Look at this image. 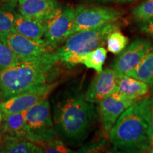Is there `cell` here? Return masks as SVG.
Wrapping results in <instances>:
<instances>
[{"label": "cell", "mask_w": 153, "mask_h": 153, "mask_svg": "<svg viewBox=\"0 0 153 153\" xmlns=\"http://www.w3.org/2000/svg\"><path fill=\"white\" fill-rule=\"evenodd\" d=\"M94 104L79 91L65 94L53 106V123L59 138L68 146L82 145L97 119Z\"/></svg>", "instance_id": "6da1fadb"}, {"label": "cell", "mask_w": 153, "mask_h": 153, "mask_svg": "<svg viewBox=\"0 0 153 153\" xmlns=\"http://www.w3.org/2000/svg\"><path fill=\"white\" fill-rule=\"evenodd\" d=\"M59 59L54 51L33 60L21 61L0 72V102L45 83Z\"/></svg>", "instance_id": "7a4b0ae2"}, {"label": "cell", "mask_w": 153, "mask_h": 153, "mask_svg": "<svg viewBox=\"0 0 153 153\" xmlns=\"http://www.w3.org/2000/svg\"><path fill=\"white\" fill-rule=\"evenodd\" d=\"M108 137L115 150L125 152H146L153 144L150 127L137 101L122 113Z\"/></svg>", "instance_id": "3957f363"}, {"label": "cell", "mask_w": 153, "mask_h": 153, "mask_svg": "<svg viewBox=\"0 0 153 153\" xmlns=\"http://www.w3.org/2000/svg\"><path fill=\"white\" fill-rule=\"evenodd\" d=\"M121 24L118 21L100 27L76 32L54 51L59 62L65 63L72 57L86 54L98 47L104 46L108 36L120 30Z\"/></svg>", "instance_id": "277c9868"}, {"label": "cell", "mask_w": 153, "mask_h": 153, "mask_svg": "<svg viewBox=\"0 0 153 153\" xmlns=\"http://www.w3.org/2000/svg\"><path fill=\"white\" fill-rule=\"evenodd\" d=\"M26 124L36 137L37 145L43 141L59 138L52 119L51 105L48 98L43 99L26 111Z\"/></svg>", "instance_id": "5b68a950"}, {"label": "cell", "mask_w": 153, "mask_h": 153, "mask_svg": "<svg viewBox=\"0 0 153 153\" xmlns=\"http://www.w3.org/2000/svg\"><path fill=\"white\" fill-rule=\"evenodd\" d=\"M74 16L75 9L68 6L48 22L43 40L48 52L55 51L71 36Z\"/></svg>", "instance_id": "8992f818"}, {"label": "cell", "mask_w": 153, "mask_h": 153, "mask_svg": "<svg viewBox=\"0 0 153 153\" xmlns=\"http://www.w3.org/2000/svg\"><path fill=\"white\" fill-rule=\"evenodd\" d=\"M59 83V82L49 84L45 82L13 96L7 100L1 101L0 110L2 116L4 117L14 113L27 111L39 101L48 98L51 93L58 86Z\"/></svg>", "instance_id": "52a82bcc"}, {"label": "cell", "mask_w": 153, "mask_h": 153, "mask_svg": "<svg viewBox=\"0 0 153 153\" xmlns=\"http://www.w3.org/2000/svg\"><path fill=\"white\" fill-rule=\"evenodd\" d=\"M123 14V11L115 9L79 6L75 9L71 35L80 30L92 29L116 22Z\"/></svg>", "instance_id": "ba28073f"}, {"label": "cell", "mask_w": 153, "mask_h": 153, "mask_svg": "<svg viewBox=\"0 0 153 153\" xmlns=\"http://www.w3.org/2000/svg\"><path fill=\"white\" fill-rule=\"evenodd\" d=\"M0 40L10 48L21 61L33 60L48 53L43 40L33 41L15 30L0 33Z\"/></svg>", "instance_id": "9c48e42d"}, {"label": "cell", "mask_w": 153, "mask_h": 153, "mask_svg": "<svg viewBox=\"0 0 153 153\" xmlns=\"http://www.w3.org/2000/svg\"><path fill=\"white\" fill-rule=\"evenodd\" d=\"M150 40L137 38L119 54L112 68L119 76L126 75L136 68L152 47Z\"/></svg>", "instance_id": "30bf717a"}, {"label": "cell", "mask_w": 153, "mask_h": 153, "mask_svg": "<svg viewBox=\"0 0 153 153\" xmlns=\"http://www.w3.org/2000/svg\"><path fill=\"white\" fill-rule=\"evenodd\" d=\"M118 77L117 72L111 68H106L98 72L85 94L86 100L95 104L109 97L117 90Z\"/></svg>", "instance_id": "8fae6325"}, {"label": "cell", "mask_w": 153, "mask_h": 153, "mask_svg": "<svg viewBox=\"0 0 153 153\" xmlns=\"http://www.w3.org/2000/svg\"><path fill=\"white\" fill-rule=\"evenodd\" d=\"M135 101L136 100L122 98L117 88V90L111 95L99 103L98 114L105 133H109L122 113Z\"/></svg>", "instance_id": "7c38bea8"}, {"label": "cell", "mask_w": 153, "mask_h": 153, "mask_svg": "<svg viewBox=\"0 0 153 153\" xmlns=\"http://www.w3.org/2000/svg\"><path fill=\"white\" fill-rule=\"evenodd\" d=\"M19 14L48 22L62 11L57 0H19Z\"/></svg>", "instance_id": "4fadbf2b"}, {"label": "cell", "mask_w": 153, "mask_h": 153, "mask_svg": "<svg viewBox=\"0 0 153 153\" xmlns=\"http://www.w3.org/2000/svg\"><path fill=\"white\" fill-rule=\"evenodd\" d=\"M26 111H21L4 116L1 131L3 137L25 139L37 144L36 137L30 133L26 124Z\"/></svg>", "instance_id": "5bb4252c"}, {"label": "cell", "mask_w": 153, "mask_h": 153, "mask_svg": "<svg viewBox=\"0 0 153 153\" xmlns=\"http://www.w3.org/2000/svg\"><path fill=\"white\" fill-rule=\"evenodd\" d=\"M47 23L16 13L14 30L33 41H41L46 30Z\"/></svg>", "instance_id": "9a60e30c"}, {"label": "cell", "mask_w": 153, "mask_h": 153, "mask_svg": "<svg viewBox=\"0 0 153 153\" xmlns=\"http://www.w3.org/2000/svg\"><path fill=\"white\" fill-rule=\"evenodd\" d=\"M117 87L118 92L122 98L137 101L148 94L150 86L141 80L123 75L118 78Z\"/></svg>", "instance_id": "2e32d148"}, {"label": "cell", "mask_w": 153, "mask_h": 153, "mask_svg": "<svg viewBox=\"0 0 153 153\" xmlns=\"http://www.w3.org/2000/svg\"><path fill=\"white\" fill-rule=\"evenodd\" d=\"M106 56V49L104 46H100L86 54L72 57L65 63L68 65H85L87 68L94 69L98 73L103 70V65Z\"/></svg>", "instance_id": "e0dca14e"}, {"label": "cell", "mask_w": 153, "mask_h": 153, "mask_svg": "<svg viewBox=\"0 0 153 153\" xmlns=\"http://www.w3.org/2000/svg\"><path fill=\"white\" fill-rule=\"evenodd\" d=\"M0 153H43V150L41 146L27 140L3 137Z\"/></svg>", "instance_id": "ac0fdd59"}, {"label": "cell", "mask_w": 153, "mask_h": 153, "mask_svg": "<svg viewBox=\"0 0 153 153\" xmlns=\"http://www.w3.org/2000/svg\"><path fill=\"white\" fill-rule=\"evenodd\" d=\"M126 75L141 80L153 87V45L136 68Z\"/></svg>", "instance_id": "d6986e66"}, {"label": "cell", "mask_w": 153, "mask_h": 153, "mask_svg": "<svg viewBox=\"0 0 153 153\" xmlns=\"http://www.w3.org/2000/svg\"><path fill=\"white\" fill-rule=\"evenodd\" d=\"M128 43V38L119 30H115L108 36L106 41L108 51L114 55L123 52Z\"/></svg>", "instance_id": "ffe728a7"}, {"label": "cell", "mask_w": 153, "mask_h": 153, "mask_svg": "<svg viewBox=\"0 0 153 153\" xmlns=\"http://www.w3.org/2000/svg\"><path fill=\"white\" fill-rule=\"evenodd\" d=\"M21 60L8 45L0 40V72L17 64Z\"/></svg>", "instance_id": "44dd1931"}, {"label": "cell", "mask_w": 153, "mask_h": 153, "mask_svg": "<svg viewBox=\"0 0 153 153\" xmlns=\"http://www.w3.org/2000/svg\"><path fill=\"white\" fill-rule=\"evenodd\" d=\"M137 103L143 116L148 122L153 140V95L145 96L138 99Z\"/></svg>", "instance_id": "7402d4cb"}, {"label": "cell", "mask_w": 153, "mask_h": 153, "mask_svg": "<svg viewBox=\"0 0 153 153\" xmlns=\"http://www.w3.org/2000/svg\"><path fill=\"white\" fill-rule=\"evenodd\" d=\"M132 13L135 20L140 23L153 18V0H148L136 6Z\"/></svg>", "instance_id": "603a6c76"}, {"label": "cell", "mask_w": 153, "mask_h": 153, "mask_svg": "<svg viewBox=\"0 0 153 153\" xmlns=\"http://www.w3.org/2000/svg\"><path fill=\"white\" fill-rule=\"evenodd\" d=\"M15 15L10 9L0 8V33L14 30Z\"/></svg>", "instance_id": "cb8c5ba5"}, {"label": "cell", "mask_w": 153, "mask_h": 153, "mask_svg": "<svg viewBox=\"0 0 153 153\" xmlns=\"http://www.w3.org/2000/svg\"><path fill=\"white\" fill-rule=\"evenodd\" d=\"M43 148V152L46 153H69L73 152L68 145L60 138H56L52 140L43 141L39 145Z\"/></svg>", "instance_id": "d4e9b609"}, {"label": "cell", "mask_w": 153, "mask_h": 153, "mask_svg": "<svg viewBox=\"0 0 153 153\" xmlns=\"http://www.w3.org/2000/svg\"><path fill=\"white\" fill-rule=\"evenodd\" d=\"M106 141L101 140L93 144L84 145L78 152H102L106 149Z\"/></svg>", "instance_id": "484cf974"}, {"label": "cell", "mask_w": 153, "mask_h": 153, "mask_svg": "<svg viewBox=\"0 0 153 153\" xmlns=\"http://www.w3.org/2000/svg\"><path fill=\"white\" fill-rule=\"evenodd\" d=\"M140 29L143 33L153 36V18L149 19L146 22L140 23Z\"/></svg>", "instance_id": "4316f807"}, {"label": "cell", "mask_w": 153, "mask_h": 153, "mask_svg": "<svg viewBox=\"0 0 153 153\" xmlns=\"http://www.w3.org/2000/svg\"><path fill=\"white\" fill-rule=\"evenodd\" d=\"M2 114H1V110H0V148H1V145L2 144L3 142V135L2 133H1V122H2Z\"/></svg>", "instance_id": "83f0119b"}, {"label": "cell", "mask_w": 153, "mask_h": 153, "mask_svg": "<svg viewBox=\"0 0 153 153\" xmlns=\"http://www.w3.org/2000/svg\"><path fill=\"white\" fill-rule=\"evenodd\" d=\"M19 0H0V1L2 3H4L6 4H15Z\"/></svg>", "instance_id": "f1b7e54d"}, {"label": "cell", "mask_w": 153, "mask_h": 153, "mask_svg": "<svg viewBox=\"0 0 153 153\" xmlns=\"http://www.w3.org/2000/svg\"><path fill=\"white\" fill-rule=\"evenodd\" d=\"M116 1H118V2L120 3H125V2H129V1H135V0H115Z\"/></svg>", "instance_id": "f546056e"}, {"label": "cell", "mask_w": 153, "mask_h": 153, "mask_svg": "<svg viewBox=\"0 0 153 153\" xmlns=\"http://www.w3.org/2000/svg\"><path fill=\"white\" fill-rule=\"evenodd\" d=\"M146 152H148V153H153V144L151 145V146L148 149V150L146 151Z\"/></svg>", "instance_id": "4dcf8cb0"}, {"label": "cell", "mask_w": 153, "mask_h": 153, "mask_svg": "<svg viewBox=\"0 0 153 153\" xmlns=\"http://www.w3.org/2000/svg\"><path fill=\"white\" fill-rule=\"evenodd\" d=\"M100 1H115V0H100Z\"/></svg>", "instance_id": "1f68e13d"}, {"label": "cell", "mask_w": 153, "mask_h": 153, "mask_svg": "<svg viewBox=\"0 0 153 153\" xmlns=\"http://www.w3.org/2000/svg\"><path fill=\"white\" fill-rule=\"evenodd\" d=\"M152 92H153V89H152Z\"/></svg>", "instance_id": "d6a6232c"}]
</instances>
